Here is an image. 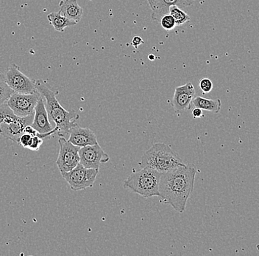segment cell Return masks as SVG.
<instances>
[{
	"instance_id": "e0dca14e",
	"label": "cell",
	"mask_w": 259,
	"mask_h": 256,
	"mask_svg": "<svg viewBox=\"0 0 259 256\" xmlns=\"http://www.w3.org/2000/svg\"><path fill=\"white\" fill-rule=\"evenodd\" d=\"M49 22L54 27L55 30L58 32H64L68 27H72L77 25V22L70 20L58 11L52 12L48 15Z\"/></svg>"
},
{
	"instance_id": "3957f363",
	"label": "cell",
	"mask_w": 259,
	"mask_h": 256,
	"mask_svg": "<svg viewBox=\"0 0 259 256\" xmlns=\"http://www.w3.org/2000/svg\"><path fill=\"white\" fill-rule=\"evenodd\" d=\"M161 173L153 168L145 167L130 175L123 183L124 189L139 194L145 198L159 197L160 179Z\"/></svg>"
},
{
	"instance_id": "44dd1931",
	"label": "cell",
	"mask_w": 259,
	"mask_h": 256,
	"mask_svg": "<svg viewBox=\"0 0 259 256\" xmlns=\"http://www.w3.org/2000/svg\"><path fill=\"white\" fill-rule=\"evenodd\" d=\"M199 86L203 94L209 93L213 90V83L208 78L202 79L199 83Z\"/></svg>"
},
{
	"instance_id": "9a60e30c",
	"label": "cell",
	"mask_w": 259,
	"mask_h": 256,
	"mask_svg": "<svg viewBox=\"0 0 259 256\" xmlns=\"http://www.w3.org/2000/svg\"><path fill=\"white\" fill-rule=\"evenodd\" d=\"M59 6V12L70 20L78 23L82 19L83 10L79 6L77 0H62Z\"/></svg>"
},
{
	"instance_id": "7c38bea8",
	"label": "cell",
	"mask_w": 259,
	"mask_h": 256,
	"mask_svg": "<svg viewBox=\"0 0 259 256\" xmlns=\"http://www.w3.org/2000/svg\"><path fill=\"white\" fill-rule=\"evenodd\" d=\"M147 2L153 11L152 19L160 21L163 16L169 14L171 6H177L183 9L192 6L194 0H147Z\"/></svg>"
},
{
	"instance_id": "9c48e42d",
	"label": "cell",
	"mask_w": 259,
	"mask_h": 256,
	"mask_svg": "<svg viewBox=\"0 0 259 256\" xmlns=\"http://www.w3.org/2000/svg\"><path fill=\"white\" fill-rule=\"evenodd\" d=\"M40 96L38 91L32 94L14 92L8 99L7 104L16 116L24 118L34 114V110Z\"/></svg>"
},
{
	"instance_id": "277c9868",
	"label": "cell",
	"mask_w": 259,
	"mask_h": 256,
	"mask_svg": "<svg viewBox=\"0 0 259 256\" xmlns=\"http://www.w3.org/2000/svg\"><path fill=\"white\" fill-rule=\"evenodd\" d=\"M182 159L167 144L157 142L145 152L141 167L153 168L160 173L166 172L175 167L184 165Z\"/></svg>"
},
{
	"instance_id": "5b68a950",
	"label": "cell",
	"mask_w": 259,
	"mask_h": 256,
	"mask_svg": "<svg viewBox=\"0 0 259 256\" xmlns=\"http://www.w3.org/2000/svg\"><path fill=\"white\" fill-rule=\"evenodd\" d=\"M34 114L27 117H19L9 107L7 103L0 106V134L8 140L18 143L27 125H31Z\"/></svg>"
},
{
	"instance_id": "6da1fadb",
	"label": "cell",
	"mask_w": 259,
	"mask_h": 256,
	"mask_svg": "<svg viewBox=\"0 0 259 256\" xmlns=\"http://www.w3.org/2000/svg\"><path fill=\"white\" fill-rule=\"evenodd\" d=\"M196 174L194 167L186 164L161 173L158 192L162 201L178 213H184L193 191Z\"/></svg>"
},
{
	"instance_id": "8fae6325",
	"label": "cell",
	"mask_w": 259,
	"mask_h": 256,
	"mask_svg": "<svg viewBox=\"0 0 259 256\" xmlns=\"http://www.w3.org/2000/svg\"><path fill=\"white\" fill-rule=\"evenodd\" d=\"M195 97V89L192 83L188 82L184 85L176 87L171 100V106L177 114L190 109L192 100Z\"/></svg>"
},
{
	"instance_id": "5bb4252c",
	"label": "cell",
	"mask_w": 259,
	"mask_h": 256,
	"mask_svg": "<svg viewBox=\"0 0 259 256\" xmlns=\"http://www.w3.org/2000/svg\"><path fill=\"white\" fill-rule=\"evenodd\" d=\"M68 140L80 148L98 143L96 134L93 131L89 128L80 127L78 124L71 129Z\"/></svg>"
},
{
	"instance_id": "484cf974",
	"label": "cell",
	"mask_w": 259,
	"mask_h": 256,
	"mask_svg": "<svg viewBox=\"0 0 259 256\" xmlns=\"http://www.w3.org/2000/svg\"><path fill=\"white\" fill-rule=\"evenodd\" d=\"M24 133H27V134H30L32 136H35L37 134V131L32 127L31 125H27L24 128Z\"/></svg>"
},
{
	"instance_id": "8992f818",
	"label": "cell",
	"mask_w": 259,
	"mask_h": 256,
	"mask_svg": "<svg viewBox=\"0 0 259 256\" xmlns=\"http://www.w3.org/2000/svg\"><path fill=\"white\" fill-rule=\"evenodd\" d=\"M98 173L99 169L87 168L79 163L72 171L61 175L72 191H78L93 187Z\"/></svg>"
},
{
	"instance_id": "ac0fdd59",
	"label": "cell",
	"mask_w": 259,
	"mask_h": 256,
	"mask_svg": "<svg viewBox=\"0 0 259 256\" xmlns=\"http://www.w3.org/2000/svg\"><path fill=\"white\" fill-rule=\"evenodd\" d=\"M169 14L176 21V26H180L190 21V17L177 6H172L169 8Z\"/></svg>"
},
{
	"instance_id": "4fadbf2b",
	"label": "cell",
	"mask_w": 259,
	"mask_h": 256,
	"mask_svg": "<svg viewBox=\"0 0 259 256\" xmlns=\"http://www.w3.org/2000/svg\"><path fill=\"white\" fill-rule=\"evenodd\" d=\"M31 126L39 134H47L54 129L50 124L48 113L45 107V100L41 95L34 110L33 121Z\"/></svg>"
},
{
	"instance_id": "ba28073f",
	"label": "cell",
	"mask_w": 259,
	"mask_h": 256,
	"mask_svg": "<svg viewBox=\"0 0 259 256\" xmlns=\"http://www.w3.org/2000/svg\"><path fill=\"white\" fill-rule=\"evenodd\" d=\"M3 75L9 87L17 93L32 94L38 91L35 80L26 76L15 64L10 66Z\"/></svg>"
},
{
	"instance_id": "603a6c76",
	"label": "cell",
	"mask_w": 259,
	"mask_h": 256,
	"mask_svg": "<svg viewBox=\"0 0 259 256\" xmlns=\"http://www.w3.org/2000/svg\"><path fill=\"white\" fill-rule=\"evenodd\" d=\"M42 143H43V139L40 138L37 135L32 136L31 143L28 147V149L31 151H38Z\"/></svg>"
},
{
	"instance_id": "52a82bcc",
	"label": "cell",
	"mask_w": 259,
	"mask_h": 256,
	"mask_svg": "<svg viewBox=\"0 0 259 256\" xmlns=\"http://www.w3.org/2000/svg\"><path fill=\"white\" fill-rule=\"evenodd\" d=\"M58 143L60 149L56 164L61 174L69 172L80 163L79 150L80 148L74 145L64 137H59Z\"/></svg>"
},
{
	"instance_id": "30bf717a",
	"label": "cell",
	"mask_w": 259,
	"mask_h": 256,
	"mask_svg": "<svg viewBox=\"0 0 259 256\" xmlns=\"http://www.w3.org/2000/svg\"><path fill=\"white\" fill-rule=\"evenodd\" d=\"M79 155L80 164L87 168L99 169L101 163H108L110 160L109 155L105 153L99 143L81 147Z\"/></svg>"
},
{
	"instance_id": "7402d4cb",
	"label": "cell",
	"mask_w": 259,
	"mask_h": 256,
	"mask_svg": "<svg viewBox=\"0 0 259 256\" xmlns=\"http://www.w3.org/2000/svg\"><path fill=\"white\" fill-rule=\"evenodd\" d=\"M32 136L30 134H27V133H23L19 138V142L18 144L20 145L21 147L24 148L28 149L31 143Z\"/></svg>"
},
{
	"instance_id": "2e32d148",
	"label": "cell",
	"mask_w": 259,
	"mask_h": 256,
	"mask_svg": "<svg viewBox=\"0 0 259 256\" xmlns=\"http://www.w3.org/2000/svg\"><path fill=\"white\" fill-rule=\"evenodd\" d=\"M194 107L201 108L213 113H219L222 107V102L220 98L207 99L200 96H195L192 100Z\"/></svg>"
},
{
	"instance_id": "ffe728a7",
	"label": "cell",
	"mask_w": 259,
	"mask_h": 256,
	"mask_svg": "<svg viewBox=\"0 0 259 256\" xmlns=\"http://www.w3.org/2000/svg\"><path fill=\"white\" fill-rule=\"evenodd\" d=\"M159 22L161 27L166 30H173L176 27V21L169 14L163 16Z\"/></svg>"
},
{
	"instance_id": "d6986e66",
	"label": "cell",
	"mask_w": 259,
	"mask_h": 256,
	"mask_svg": "<svg viewBox=\"0 0 259 256\" xmlns=\"http://www.w3.org/2000/svg\"><path fill=\"white\" fill-rule=\"evenodd\" d=\"M14 90L5 80L4 75L0 74V106L3 103H7L10 97L14 93Z\"/></svg>"
},
{
	"instance_id": "cb8c5ba5",
	"label": "cell",
	"mask_w": 259,
	"mask_h": 256,
	"mask_svg": "<svg viewBox=\"0 0 259 256\" xmlns=\"http://www.w3.org/2000/svg\"><path fill=\"white\" fill-rule=\"evenodd\" d=\"M145 42H144L143 40L140 36H134L133 38L132 42H131V45L137 49V48H139V45H142Z\"/></svg>"
},
{
	"instance_id": "d4e9b609",
	"label": "cell",
	"mask_w": 259,
	"mask_h": 256,
	"mask_svg": "<svg viewBox=\"0 0 259 256\" xmlns=\"http://www.w3.org/2000/svg\"><path fill=\"white\" fill-rule=\"evenodd\" d=\"M203 110L201 108L194 107L193 111H192V116L194 118H203Z\"/></svg>"
},
{
	"instance_id": "7a4b0ae2",
	"label": "cell",
	"mask_w": 259,
	"mask_h": 256,
	"mask_svg": "<svg viewBox=\"0 0 259 256\" xmlns=\"http://www.w3.org/2000/svg\"><path fill=\"white\" fill-rule=\"evenodd\" d=\"M35 86L40 95L44 98L49 118L56 124L57 133L59 137L69 135L71 129L77 125L78 115L74 110L67 111L57 100L56 95L47 83L42 80L35 81Z\"/></svg>"
}]
</instances>
